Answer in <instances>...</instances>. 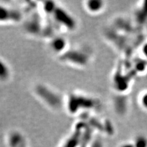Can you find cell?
Wrapping results in <instances>:
<instances>
[{
  "instance_id": "6da1fadb",
  "label": "cell",
  "mask_w": 147,
  "mask_h": 147,
  "mask_svg": "<svg viewBox=\"0 0 147 147\" xmlns=\"http://www.w3.org/2000/svg\"><path fill=\"white\" fill-rule=\"evenodd\" d=\"M86 6L89 11L93 13H96L100 11L103 8L104 4L102 1H91L87 2Z\"/></svg>"
},
{
  "instance_id": "3957f363",
  "label": "cell",
  "mask_w": 147,
  "mask_h": 147,
  "mask_svg": "<svg viewBox=\"0 0 147 147\" xmlns=\"http://www.w3.org/2000/svg\"><path fill=\"white\" fill-rule=\"evenodd\" d=\"M143 52H144V53L145 56L147 57V44L144 47Z\"/></svg>"
},
{
  "instance_id": "7a4b0ae2",
  "label": "cell",
  "mask_w": 147,
  "mask_h": 147,
  "mask_svg": "<svg viewBox=\"0 0 147 147\" xmlns=\"http://www.w3.org/2000/svg\"><path fill=\"white\" fill-rule=\"evenodd\" d=\"M140 103L142 107L147 110V92L142 95L140 98Z\"/></svg>"
}]
</instances>
